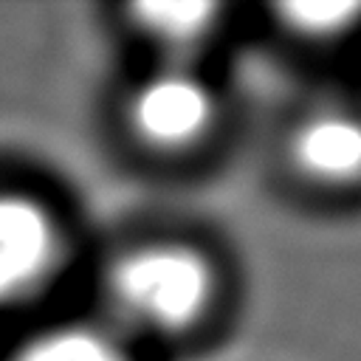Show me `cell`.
<instances>
[{"label":"cell","instance_id":"obj_7","mask_svg":"<svg viewBox=\"0 0 361 361\" xmlns=\"http://www.w3.org/2000/svg\"><path fill=\"white\" fill-rule=\"evenodd\" d=\"M279 23L305 39H333L347 34L361 20V3L353 0H305V3H279Z\"/></svg>","mask_w":361,"mask_h":361},{"label":"cell","instance_id":"obj_5","mask_svg":"<svg viewBox=\"0 0 361 361\" xmlns=\"http://www.w3.org/2000/svg\"><path fill=\"white\" fill-rule=\"evenodd\" d=\"M133 25L155 45H161L172 62H183V56L203 45L217 28L220 6L206 0H152L135 3L127 8Z\"/></svg>","mask_w":361,"mask_h":361},{"label":"cell","instance_id":"obj_4","mask_svg":"<svg viewBox=\"0 0 361 361\" xmlns=\"http://www.w3.org/2000/svg\"><path fill=\"white\" fill-rule=\"evenodd\" d=\"M290 166L319 186H353L361 180V116L350 110H316L288 138Z\"/></svg>","mask_w":361,"mask_h":361},{"label":"cell","instance_id":"obj_6","mask_svg":"<svg viewBox=\"0 0 361 361\" xmlns=\"http://www.w3.org/2000/svg\"><path fill=\"white\" fill-rule=\"evenodd\" d=\"M8 361H130L124 347L104 330L87 324H59L34 333Z\"/></svg>","mask_w":361,"mask_h":361},{"label":"cell","instance_id":"obj_1","mask_svg":"<svg viewBox=\"0 0 361 361\" xmlns=\"http://www.w3.org/2000/svg\"><path fill=\"white\" fill-rule=\"evenodd\" d=\"M104 296L135 330L175 336L195 327L214 299V268L183 243H144L104 271Z\"/></svg>","mask_w":361,"mask_h":361},{"label":"cell","instance_id":"obj_2","mask_svg":"<svg viewBox=\"0 0 361 361\" xmlns=\"http://www.w3.org/2000/svg\"><path fill=\"white\" fill-rule=\"evenodd\" d=\"M127 121L133 135L161 152H180L217 121L214 87L186 62H169L144 76L127 99Z\"/></svg>","mask_w":361,"mask_h":361},{"label":"cell","instance_id":"obj_3","mask_svg":"<svg viewBox=\"0 0 361 361\" xmlns=\"http://www.w3.org/2000/svg\"><path fill=\"white\" fill-rule=\"evenodd\" d=\"M62 259V231L34 197L0 192V307L34 296Z\"/></svg>","mask_w":361,"mask_h":361}]
</instances>
